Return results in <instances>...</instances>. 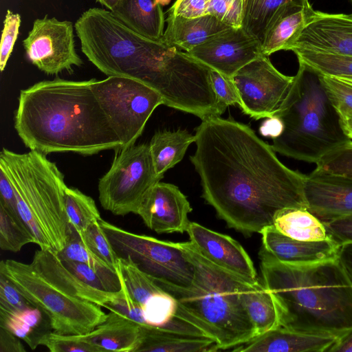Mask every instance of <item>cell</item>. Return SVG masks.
Returning a JSON list of instances; mask_svg holds the SVG:
<instances>
[{
    "mask_svg": "<svg viewBox=\"0 0 352 352\" xmlns=\"http://www.w3.org/2000/svg\"><path fill=\"white\" fill-rule=\"evenodd\" d=\"M94 79L56 78L21 90L14 125L25 146L45 155L120 151L122 143L93 91Z\"/></svg>",
    "mask_w": 352,
    "mask_h": 352,
    "instance_id": "7a4b0ae2",
    "label": "cell"
},
{
    "mask_svg": "<svg viewBox=\"0 0 352 352\" xmlns=\"http://www.w3.org/2000/svg\"><path fill=\"white\" fill-rule=\"evenodd\" d=\"M162 41L186 52L201 45L212 36L230 28L216 17L205 14L185 18L168 14Z\"/></svg>",
    "mask_w": 352,
    "mask_h": 352,
    "instance_id": "7402d4cb",
    "label": "cell"
},
{
    "mask_svg": "<svg viewBox=\"0 0 352 352\" xmlns=\"http://www.w3.org/2000/svg\"><path fill=\"white\" fill-rule=\"evenodd\" d=\"M195 135L190 160L201 196L229 228L249 236L285 210L307 208L306 175L282 163L250 126L213 116L201 120Z\"/></svg>",
    "mask_w": 352,
    "mask_h": 352,
    "instance_id": "6da1fadb",
    "label": "cell"
},
{
    "mask_svg": "<svg viewBox=\"0 0 352 352\" xmlns=\"http://www.w3.org/2000/svg\"><path fill=\"white\" fill-rule=\"evenodd\" d=\"M195 140V135L184 129L155 132L148 145L157 175L162 179L168 170L183 159Z\"/></svg>",
    "mask_w": 352,
    "mask_h": 352,
    "instance_id": "484cf974",
    "label": "cell"
},
{
    "mask_svg": "<svg viewBox=\"0 0 352 352\" xmlns=\"http://www.w3.org/2000/svg\"><path fill=\"white\" fill-rule=\"evenodd\" d=\"M320 75L328 98L340 118L352 114V85L335 77Z\"/></svg>",
    "mask_w": 352,
    "mask_h": 352,
    "instance_id": "f35d334b",
    "label": "cell"
},
{
    "mask_svg": "<svg viewBox=\"0 0 352 352\" xmlns=\"http://www.w3.org/2000/svg\"><path fill=\"white\" fill-rule=\"evenodd\" d=\"M72 22L47 15L36 19L23 45L29 60L48 75L63 71L73 72V67L83 62L75 48Z\"/></svg>",
    "mask_w": 352,
    "mask_h": 352,
    "instance_id": "4fadbf2b",
    "label": "cell"
},
{
    "mask_svg": "<svg viewBox=\"0 0 352 352\" xmlns=\"http://www.w3.org/2000/svg\"><path fill=\"white\" fill-rule=\"evenodd\" d=\"M21 339L0 327V352H25Z\"/></svg>",
    "mask_w": 352,
    "mask_h": 352,
    "instance_id": "f907efd6",
    "label": "cell"
},
{
    "mask_svg": "<svg viewBox=\"0 0 352 352\" xmlns=\"http://www.w3.org/2000/svg\"><path fill=\"white\" fill-rule=\"evenodd\" d=\"M0 204L14 216L19 217L14 188L7 175L1 170H0Z\"/></svg>",
    "mask_w": 352,
    "mask_h": 352,
    "instance_id": "681fc988",
    "label": "cell"
},
{
    "mask_svg": "<svg viewBox=\"0 0 352 352\" xmlns=\"http://www.w3.org/2000/svg\"><path fill=\"white\" fill-rule=\"evenodd\" d=\"M298 62L303 63L321 75L352 78V56L325 52L294 48Z\"/></svg>",
    "mask_w": 352,
    "mask_h": 352,
    "instance_id": "4dcf8cb0",
    "label": "cell"
},
{
    "mask_svg": "<svg viewBox=\"0 0 352 352\" xmlns=\"http://www.w3.org/2000/svg\"><path fill=\"white\" fill-rule=\"evenodd\" d=\"M93 91L113 130L122 143V149L135 144L154 110L163 99L144 83L125 77L108 76L94 79Z\"/></svg>",
    "mask_w": 352,
    "mask_h": 352,
    "instance_id": "8fae6325",
    "label": "cell"
},
{
    "mask_svg": "<svg viewBox=\"0 0 352 352\" xmlns=\"http://www.w3.org/2000/svg\"><path fill=\"white\" fill-rule=\"evenodd\" d=\"M101 5L104 6L110 11H112L119 3L120 0H96Z\"/></svg>",
    "mask_w": 352,
    "mask_h": 352,
    "instance_id": "9f6ffc18",
    "label": "cell"
},
{
    "mask_svg": "<svg viewBox=\"0 0 352 352\" xmlns=\"http://www.w3.org/2000/svg\"><path fill=\"white\" fill-rule=\"evenodd\" d=\"M74 28L82 52L107 76L131 78L157 91L170 73L172 47L134 31L110 10L89 8Z\"/></svg>",
    "mask_w": 352,
    "mask_h": 352,
    "instance_id": "8992f818",
    "label": "cell"
},
{
    "mask_svg": "<svg viewBox=\"0 0 352 352\" xmlns=\"http://www.w3.org/2000/svg\"><path fill=\"white\" fill-rule=\"evenodd\" d=\"M307 209L320 220L352 214V178L315 168L305 175Z\"/></svg>",
    "mask_w": 352,
    "mask_h": 352,
    "instance_id": "e0dca14e",
    "label": "cell"
},
{
    "mask_svg": "<svg viewBox=\"0 0 352 352\" xmlns=\"http://www.w3.org/2000/svg\"><path fill=\"white\" fill-rule=\"evenodd\" d=\"M63 262L71 272L85 284L100 291L111 292L103 278L88 265L76 261Z\"/></svg>",
    "mask_w": 352,
    "mask_h": 352,
    "instance_id": "bcb514c9",
    "label": "cell"
},
{
    "mask_svg": "<svg viewBox=\"0 0 352 352\" xmlns=\"http://www.w3.org/2000/svg\"><path fill=\"white\" fill-rule=\"evenodd\" d=\"M208 1H209V0H208Z\"/></svg>",
    "mask_w": 352,
    "mask_h": 352,
    "instance_id": "94428289",
    "label": "cell"
},
{
    "mask_svg": "<svg viewBox=\"0 0 352 352\" xmlns=\"http://www.w3.org/2000/svg\"><path fill=\"white\" fill-rule=\"evenodd\" d=\"M340 119L344 133L352 140V114Z\"/></svg>",
    "mask_w": 352,
    "mask_h": 352,
    "instance_id": "11a10c76",
    "label": "cell"
},
{
    "mask_svg": "<svg viewBox=\"0 0 352 352\" xmlns=\"http://www.w3.org/2000/svg\"><path fill=\"white\" fill-rule=\"evenodd\" d=\"M310 4L290 2L283 6L270 20L261 43L262 54L269 56L290 50L313 12Z\"/></svg>",
    "mask_w": 352,
    "mask_h": 352,
    "instance_id": "44dd1931",
    "label": "cell"
},
{
    "mask_svg": "<svg viewBox=\"0 0 352 352\" xmlns=\"http://www.w3.org/2000/svg\"><path fill=\"white\" fill-rule=\"evenodd\" d=\"M43 314L37 307H29L0 319V327L25 342L34 350L38 346L40 338L45 333L39 331Z\"/></svg>",
    "mask_w": 352,
    "mask_h": 352,
    "instance_id": "d6a6232c",
    "label": "cell"
},
{
    "mask_svg": "<svg viewBox=\"0 0 352 352\" xmlns=\"http://www.w3.org/2000/svg\"><path fill=\"white\" fill-rule=\"evenodd\" d=\"M290 2L310 4L309 0H244L241 28L261 43L270 20L283 6Z\"/></svg>",
    "mask_w": 352,
    "mask_h": 352,
    "instance_id": "f546056e",
    "label": "cell"
},
{
    "mask_svg": "<svg viewBox=\"0 0 352 352\" xmlns=\"http://www.w3.org/2000/svg\"><path fill=\"white\" fill-rule=\"evenodd\" d=\"M242 111L254 120L276 116L292 88L294 76L280 72L269 56L261 55L232 78Z\"/></svg>",
    "mask_w": 352,
    "mask_h": 352,
    "instance_id": "7c38bea8",
    "label": "cell"
},
{
    "mask_svg": "<svg viewBox=\"0 0 352 352\" xmlns=\"http://www.w3.org/2000/svg\"><path fill=\"white\" fill-rule=\"evenodd\" d=\"M178 308L177 299L166 291L152 295L142 306L146 322L151 326L160 327L175 316Z\"/></svg>",
    "mask_w": 352,
    "mask_h": 352,
    "instance_id": "d590c367",
    "label": "cell"
},
{
    "mask_svg": "<svg viewBox=\"0 0 352 352\" xmlns=\"http://www.w3.org/2000/svg\"><path fill=\"white\" fill-rule=\"evenodd\" d=\"M111 12L142 36L155 41L162 39L166 20L157 0H120Z\"/></svg>",
    "mask_w": 352,
    "mask_h": 352,
    "instance_id": "cb8c5ba5",
    "label": "cell"
},
{
    "mask_svg": "<svg viewBox=\"0 0 352 352\" xmlns=\"http://www.w3.org/2000/svg\"><path fill=\"white\" fill-rule=\"evenodd\" d=\"M64 201L68 223L78 234L101 219L95 201L78 189L67 187Z\"/></svg>",
    "mask_w": 352,
    "mask_h": 352,
    "instance_id": "1f68e13d",
    "label": "cell"
},
{
    "mask_svg": "<svg viewBox=\"0 0 352 352\" xmlns=\"http://www.w3.org/2000/svg\"><path fill=\"white\" fill-rule=\"evenodd\" d=\"M243 301L256 336L279 327L274 300L262 282L251 285L244 292Z\"/></svg>",
    "mask_w": 352,
    "mask_h": 352,
    "instance_id": "83f0119b",
    "label": "cell"
},
{
    "mask_svg": "<svg viewBox=\"0 0 352 352\" xmlns=\"http://www.w3.org/2000/svg\"><path fill=\"white\" fill-rule=\"evenodd\" d=\"M298 63L289 93L276 115L283 121L284 129L271 146L286 157L316 164L351 140L342 128L320 74Z\"/></svg>",
    "mask_w": 352,
    "mask_h": 352,
    "instance_id": "52a82bcc",
    "label": "cell"
},
{
    "mask_svg": "<svg viewBox=\"0 0 352 352\" xmlns=\"http://www.w3.org/2000/svg\"><path fill=\"white\" fill-rule=\"evenodd\" d=\"M337 258L352 283V243L342 244Z\"/></svg>",
    "mask_w": 352,
    "mask_h": 352,
    "instance_id": "f5cc1de1",
    "label": "cell"
},
{
    "mask_svg": "<svg viewBox=\"0 0 352 352\" xmlns=\"http://www.w3.org/2000/svg\"><path fill=\"white\" fill-rule=\"evenodd\" d=\"M322 222L331 237L340 245L352 243V214Z\"/></svg>",
    "mask_w": 352,
    "mask_h": 352,
    "instance_id": "7dc6e473",
    "label": "cell"
},
{
    "mask_svg": "<svg viewBox=\"0 0 352 352\" xmlns=\"http://www.w3.org/2000/svg\"><path fill=\"white\" fill-rule=\"evenodd\" d=\"M79 236L85 245L94 255L116 271L119 256L99 221L92 223Z\"/></svg>",
    "mask_w": 352,
    "mask_h": 352,
    "instance_id": "8d00e7d4",
    "label": "cell"
},
{
    "mask_svg": "<svg viewBox=\"0 0 352 352\" xmlns=\"http://www.w3.org/2000/svg\"><path fill=\"white\" fill-rule=\"evenodd\" d=\"M328 352H352V331L338 339Z\"/></svg>",
    "mask_w": 352,
    "mask_h": 352,
    "instance_id": "db71d44e",
    "label": "cell"
},
{
    "mask_svg": "<svg viewBox=\"0 0 352 352\" xmlns=\"http://www.w3.org/2000/svg\"><path fill=\"white\" fill-rule=\"evenodd\" d=\"M244 0H209L206 14L212 15L230 28H241Z\"/></svg>",
    "mask_w": 352,
    "mask_h": 352,
    "instance_id": "b9f144b4",
    "label": "cell"
},
{
    "mask_svg": "<svg viewBox=\"0 0 352 352\" xmlns=\"http://www.w3.org/2000/svg\"><path fill=\"white\" fill-rule=\"evenodd\" d=\"M35 239L21 219L0 204V248L5 251L18 252Z\"/></svg>",
    "mask_w": 352,
    "mask_h": 352,
    "instance_id": "e575fe53",
    "label": "cell"
},
{
    "mask_svg": "<svg viewBox=\"0 0 352 352\" xmlns=\"http://www.w3.org/2000/svg\"><path fill=\"white\" fill-rule=\"evenodd\" d=\"M284 129V124L278 116L267 118L259 127L260 133L265 137L274 139L281 135Z\"/></svg>",
    "mask_w": 352,
    "mask_h": 352,
    "instance_id": "816d5d0a",
    "label": "cell"
},
{
    "mask_svg": "<svg viewBox=\"0 0 352 352\" xmlns=\"http://www.w3.org/2000/svg\"><path fill=\"white\" fill-rule=\"evenodd\" d=\"M157 1L161 6H166L170 3V0H157Z\"/></svg>",
    "mask_w": 352,
    "mask_h": 352,
    "instance_id": "680465c9",
    "label": "cell"
},
{
    "mask_svg": "<svg viewBox=\"0 0 352 352\" xmlns=\"http://www.w3.org/2000/svg\"><path fill=\"white\" fill-rule=\"evenodd\" d=\"M0 273L44 314L52 331L63 334L87 333L104 322L108 314L101 307L115 294L83 283L50 249L36 250L29 263L2 260Z\"/></svg>",
    "mask_w": 352,
    "mask_h": 352,
    "instance_id": "277c9868",
    "label": "cell"
},
{
    "mask_svg": "<svg viewBox=\"0 0 352 352\" xmlns=\"http://www.w3.org/2000/svg\"><path fill=\"white\" fill-rule=\"evenodd\" d=\"M294 48L352 56V14L313 10Z\"/></svg>",
    "mask_w": 352,
    "mask_h": 352,
    "instance_id": "ac0fdd59",
    "label": "cell"
},
{
    "mask_svg": "<svg viewBox=\"0 0 352 352\" xmlns=\"http://www.w3.org/2000/svg\"><path fill=\"white\" fill-rule=\"evenodd\" d=\"M316 168L352 178V140L323 156Z\"/></svg>",
    "mask_w": 352,
    "mask_h": 352,
    "instance_id": "60d3db41",
    "label": "cell"
},
{
    "mask_svg": "<svg viewBox=\"0 0 352 352\" xmlns=\"http://www.w3.org/2000/svg\"><path fill=\"white\" fill-rule=\"evenodd\" d=\"M208 0H176L168 14L185 18H196L206 14Z\"/></svg>",
    "mask_w": 352,
    "mask_h": 352,
    "instance_id": "c3c4849f",
    "label": "cell"
},
{
    "mask_svg": "<svg viewBox=\"0 0 352 352\" xmlns=\"http://www.w3.org/2000/svg\"><path fill=\"white\" fill-rule=\"evenodd\" d=\"M57 254L63 261L82 263L94 269L108 284L111 292H116L120 289L121 284L118 272L94 255L70 226L65 245Z\"/></svg>",
    "mask_w": 352,
    "mask_h": 352,
    "instance_id": "f1b7e54d",
    "label": "cell"
},
{
    "mask_svg": "<svg viewBox=\"0 0 352 352\" xmlns=\"http://www.w3.org/2000/svg\"><path fill=\"white\" fill-rule=\"evenodd\" d=\"M21 17L8 10L3 20V27L0 44V70L3 72L12 52L14 45L17 39Z\"/></svg>",
    "mask_w": 352,
    "mask_h": 352,
    "instance_id": "ee69618b",
    "label": "cell"
},
{
    "mask_svg": "<svg viewBox=\"0 0 352 352\" xmlns=\"http://www.w3.org/2000/svg\"><path fill=\"white\" fill-rule=\"evenodd\" d=\"M118 274L121 288L118 292H115L113 298L105 304L104 307L109 311H113L126 317L142 327L148 325L143 316L142 306L132 298L123 279L118 273Z\"/></svg>",
    "mask_w": 352,
    "mask_h": 352,
    "instance_id": "ab89813d",
    "label": "cell"
},
{
    "mask_svg": "<svg viewBox=\"0 0 352 352\" xmlns=\"http://www.w3.org/2000/svg\"><path fill=\"white\" fill-rule=\"evenodd\" d=\"M38 344L45 346L51 352H102L89 341L85 333L63 334L50 331L40 338Z\"/></svg>",
    "mask_w": 352,
    "mask_h": 352,
    "instance_id": "74e56055",
    "label": "cell"
},
{
    "mask_svg": "<svg viewBox=\"0 0 352 352\" xmlns=\"http://www.w3.org/2000/svg\"><path fill=\"white\" fill-rule=\"evenodd\" d=\"M262 247L279 261L295 265H307L337 258L340 244L333 238L322 241H305L290 238L274 225L261 233Z\"/></svg>",
    "mask_w": 352,
    "mask_h": 352,
    "instance_id": "d6986e66",
    "label": "cell"
},
{
    "mask_svg": "<svg viewBox=\"0 0 352 352\" xmlns=\"http://www.w3.org/2000/svg\"><path fill=\"white\" fill-rule=\"evenodd\" d=\"M99 223L118 256L129 258L164 291L190 287L195 269L180 243L135 234L102 219Z\"/></svg>",
    "mask_w": 352,
    "mask_h": 352,
    "instance_id": "9c48e42d",
    "label": "cell"
},
{
    "mask_svg": "<svg viewBox=\"0 0 352 352\" xmlns=\"http://www.w3.org/2000/svg\"><path fill=\"white\" fill-rule=\"evenodd\" d=\"M190 243L204 257L216 265L251 283L259 281L250 257L230 236L190 222L186 230Z\"/></svg>",
    "mask_w": 352,
    "mask_h": 352,
    "instance_id": "2e32d148",
    "label": "cell"
},
{
    "mask_svg": "<svg viewBox=\"0 0 352 352\" xmlns=\"http://www.w3.org/2000/svg\"><path fill=\"white\" fill-rule=\"evenodd\" d=\"M0 170L10 181L16 201L28 208L58 253L69 230L64 201L67 186L62 172L43 153H19L6 148L0 153Z\"/></svg>",
    "mask_w": 352,
    "mask_h": 352,
    "instance_id": "ba28073f",
    "label": "cell"
},
{
    "mask_svg": "<svg viewBox=\"0 0 352 352\" xmlns=\"http://www.w3.org/2000/svg\"><path fill=\"white\" fill-rule=\"evenodd\" d=\"M258 256L262 283L274 300L279 327L338 339L352 331V283L338 258L289 264L263 247Z\"/></svg>",
    "mask_w": 352,
    "mask_h": 352,
    "instance_id": "3957f363",
    "label": "cell"
},
{
    "mask_svg": "<svg viewBox=\"0 0 352 352\" xmlns=\"http://www.w3.org/2000/svg\"><path fill=\"white\" fill-rule=\"evenodd\" d=\"M142 327L143 338L137 352H206L217 351L216 342L208 337L173 333L160 327Z\"/></svg>",
    "mask_w": 352,
    "mask_h": 352,
    "instance_id": "d4e9b609",
    "label": "cell"
},
{
    "mask_svg": "<svg viewBox=\"0 0 352 352\" xmlns=\"http://www.w3.org/2000/svg\"><path fill=\"white\" fill-rule=\"evenodd\" d=\"M116 271L132 298L142 307L152 295L165 292L128 257H119Z\"/></svg>",
    "mask_w": 352,
    "mask_h": 352,
    "instance_id": "836d02e7",
    "label": "cell"
},
{
    "mask_svg": "<svg viewBox=\"0 0 352 352\" xmlns=\"http://www.w3.org/2000/svg\"><path fill=\"white\" fill-rule=\"evenodd\" d=\"M155 170L148 144L118 151L109 170L98 182L102 207L115 215L138 211L150 190L161 180Z\"/></svg>",
    "mask_w": 352,
    "mask_h": 352,
    "instance_id": "30bf717a",
    "label": "cell"
},
{
    "mask_svg": "<svg viewBox=\"0 0 352 352\" xmlns=\"http://www.w3.org/2000/svg\"><path fill=\"white\" fill-rule=\"evenodd\" d=\"M351 3H352V0H351Z\"/></svg>",
    "mask_w": 352,
    "mask_h": 352,
    "instance_id": "91938a15",
    "label": "cell"
},
{
    "mask_svg": "<svg viewBox=\"0 0 352 352\" xmlns=\"http://www.w3.org/2000/svg\"><path fill=\"white\" fill-rule=\"evenodd\" d=\"M32 307L16 286L0 273V319Z\"/></svg>",
    "mask_w": 352,
    "mask_h": 352,
    "instance_id": "7bdbcfd3",
    "label": "cell"
},
{
    "mask_svg": "<svg viewBox=\"0 0 352 352\" xmlns=\"http://www.w3.org/2000/svg\"><path fill=\"white\" fill-rule=\"evenodd\" d=\"M195 276L190 287L166 292L177 300V314L193 322L217 344V351L237 347L256 336L243 304L251 283L210 262L190 242L180 243Z\"/></svg>",
    "mask_w": 352,
    "mask_h": 352,
    "instance_id": "5b68a950",
    "label": "cell"
},
{
    "mask_svg": "<svg viewBox=\"0 0 352 352\" xmlns=\"http://www.w3.org/2000/svg\"><path fill=\"white\" fill-rule=\"evenodd\" d=\"M274 226L282 234L305 241H322L331 238L323 222L307 208H289L281 212Z\"/></svg>",
    "mask_w": 352,
    "mask_h": 352,
    "instance_id": "4316f807",
    "label": "cell"
},
{
    "mask_svg": "<svg viewBox=\"0 0 352 352\" xmlns=\"http://www.w3.org/2000/svg\"><path fill=\"white\" fill-rule=\"evenodd\" d=\"M210 78L217 98L224 108L235 104L240 107L241 99L231 78L211 69Z\"/></svg>",
    "mask_w": 352,
    "mask_h": 352,
    "instance_id": "f6af8a7d",
    "label": "cell"
},
{
    "mask_svg": "<svg viewBox=\"0 0 352 352\" xmlns=\"http://www.w3.org/2000/svg\"><path fill=\"white\" fill-rule=\"evenodd\" d=\"M186 53L230 78L243 67L263 55L261 42L242 28L223 30Z\"/></svg>",
    "mask_w": 352,
    "mask_h": 352,
    "instance_id": "5bb4252c",
    "label": "cell"
},
{
    "mask_svg": "<svg viewBox=\"0 0 352 352\" xmlns=\"http://www.w3.org/2000/svg\"><path fill=\"white\" fill-rule=\"evenodd\" d=\"M192 208L186 197L174 184L157 182L142 201L137 214L144 224L158 234L184 233Z\"/></svg>",
    "mask_w": 352,
    "mask_h": 352,
    "instance_id": "9a60e30c",
    "label": "cell"
},
{
    "mask_svg": "<svg viewBox=\"0 0 352 352\" xmlns=\"http://www.w3.org/2000/svg\"><path fill=\"white\" fill-rule=\"evenodd\" d=\"M336 78V77H335ZM352 85V78H336Z\"/></svg>",
    "mask_w": 352,
    "mask_h": 352,
    "instance_id": "6f0895ef",
    "label": "cell"
},
{
    "mask_svg": "<svg viewBox=\"0 0 352 352\" xmlns=\"http://www.w3.org/2000/svg\"><path fill=\"white\" fill-rule=\"evenodd\" d=\"M338 339L278 327L234 348L239 352H328Z\"/></svg>",
    "mask_w": 352,
    "mask_h": 352,
    "instance_id": "ffe728a7",
    "label": "cell"
},
{
    "mask_svg": "<svg viewBox=\"0 0 352 352\" xmlns=\"http://www.w3.org/2000/svg\"><path fill=\"white\" fill-rule=\"evenodd\" d=\"M85 335L102 352H137L143 331L138 323L109 311L104 322Z\"/></svg>",
    "mask_w": 352,
    "mask_h": 352,
    "instance_id": "603a6c76",
    "label": "cell"
}]
</instances>
